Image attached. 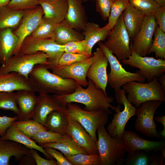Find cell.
Listing matches in <instances>:
<instances>
[{
	"label": "cell",
	"mask_w": 165,
	"mask_h": 165,
	"mask_svg": "<svg viewBox=\"0 0 165 165\" xmlns=\"http://www.w3.org/2000/svg\"><path fill=\"white\" fill-rule=\"evenodd\" d=\"M87 87L86 88L76 84L74 91L70 94L59 95L53 94L59 102L64 106L72 102L81 103L85 106L83 109L88 111L103 110L109 114L112 113L110 108L115 110L116 106L111 104L113 98L108 96L107 93L97 88L91 80L88 79Z\"/></svg>",
	"instance_id": "6da1fadb"
},
{
	"label": "cell",
	"mask_w": 165,
	"mask_h": 165,
	"mask_svg": "<svg viewBox=\"0 0 165 165\" xmlns=\"http://www.w3.org/2000/svg\"><path fill=\"white\" fill-rule=\"evenodd\" d=\"M28 78L35 91L39 94H70L74 91L77 84L72 79L63 78L51 72L45 65L42 64L36 65Z\"/></svg>",
	"instance_id": "7a4b0ae2"
},
{
	"label": "cell",
	"mask_w": 165,
	"mask_h": 165,
	"mask_svg": "<svg viewBox=\"0 0 165 165\" xmlns=\"http://www.w3.org/2000/svg\"><path fill=\"white\" fill-rule=\"evenodd\" d=\"M97 132V148L101 165L122 164L126 152L123 138L112 137L104 126L100 127Z\"/></svg>",
	"instance_id": "3957f363"
},
{
	"label": "cell",
	"mask_w": 165,
	"mask_h": 165,
	"mask_svg": "<svg viewBox=\"0 0 165 165\" xmlns=\"http://www.w3.org/2000/svg\"><path fill=\"white\" fill-rule=\"evenodd\" d=\"M128 93L127 99L136 108L143 102L151 100L165 101V91L162 89L158 77L147 83L130 82L123 86Z\"/></svg>",
	"instance_id": "277c9868"
},
{
	"label": "cell",
	"mask_w": 165,
	"mask_h": 165,
	"mask_svg": "<svg viewBox=\"0 0 165 165\" xmlns=\"http://www.w3.org/2000/svg\"><path fill=\"white\" fill-rule=\"evenodd\" d=\"M98 45L106 55L109 64L110 71L107 74L108 83L115 92L128 82L135 81L142 82L146 79L138 71L131 72L126 71L122 66L117 57L101 42Z\"/></svg>",
	"instance_id": "5b68a950"
},
{
	"label": "cell",
	"mask_w": 165,
	"mask_h": 165,
	"mask_svg": "<svg viewBox=\"0 0 165 165\" xmlns=\"http://www.w3.org/2000/svg\"><path fill=\"white\" fill-rule=\"evenodd\" d=\"M66 110L68 114L84 127L97 143V129L100 126H105L107 123L108 113L103 110H86L72 103L67 104Z\"/></svg>",
	"instance_id": "8992f818"
},
{
	"label": "cell",
	"mask_w": 165,
	"mask_h": 165,
	"mask_svg": "<svg viewBox=\"0 0 165 165\" xmlns=\"http://www.w3.org/2000/svg\"><path fill=\"white\" fill-rule=\"evenodd\" d=\"M48 56L42 52L31 54L18 53L13 55L6 64L0 67V72H15L27 78L34 67L37 64H48Z\"/></svg>",
	"instance_id": "52a82bcc"
},
{
	"label": "cell",
	"mask_w": 165,
	"mask_h": 165,
	"mask_svg": "<svg viewBox=\"0 0 165 165\" xmlns=\"http://www.w3.org/2000/svg\"><path fill=\"white\" fill-rule=\"evenodd\" d=\"M130 39L124 23L122 13L103 43L120 61L128 59L131 54Z\"/></svg>",
	"instance_id": "ba28073f"
},
{
	"label": "cell",
	"mask_w": 165,
	"mask_h": 165,
	"mask_svg": "<svg viewBox=\"0 0 165 165\" xmlns=\"http://www.w3.org/2000/svg\"><path fill=\"white\" fill-rule=\"evenodd\" d=\"M39 51L48 56V64H57L64 52V45L57 43L51 38H38L31 35L24 40L18 53L31 54Z\"/></svg>",
	"instance_id": "9c48e42d"
},
{
	"label": "cell",
	"mask_w": 165,
	"mask_h": 165,
	"mask_svg": "<svg viewBox=\"0 0 165 165\" xmlns=\"http://www.w3.org/2000/svg\"><path fill=\"white\" fill-rule=\"evenodd\" d=\"M125 92L122 89L115 92L117 102L123 105L124 109L121 111V105H118L116 106L115 110L116 113L107 126V130L112 137L122 138L127 123L131 117L135 115L136 108L127 99Z\"/></svg>",
	"instance_id": "30bf717a"
},
{
	"label": "cell",
	"mask_w": 165,
	"mask_h": 165,
	"mask_svg": "<svg viewBox=\"0 0 165 165\" xmlns=\"http://www.w3.org/2000/svg\"><path fill=\"white\" fill-rule=\"evenodd\" d=\"M163 101L151 100L143 103L136 109L137 118L134 123L135 128L148 137L160 138L157 131V126L154 120L155 112L162 104Z\"/></svg>",
	"instance_id": "8fae6325"
},
{
	"label": "cell",
	"mask_w": 165,
	"mask_h": 165,
	"mask_svg": "<svg viewBox=\"0 0 165 165\" xmlns=\"http://www.w3.org/2000/svg\"><path fill=\"white\" fill-rule=\"evenodd\" d=\"M131 49V54L129 57L121 61L123 64L139 69L138 71L148 82L152 80L154 77H160L164 74L165 59L142 56Z\"/></svg>",
	"instance_id": "7c38bea8"
},
{
	"label": "cell",
	"mask_w": 165,
	"mask_h": 165,
	"mask_svg": "<svg viewBox=\"0 0 165 165\" xmlns=\"http://www.w3.org/2000/svg\"><path fill=\"white\" fill-rule=\"evenodd\" d=\"M95 56L92 55L87 59L66 65L47 64L45 65L52 72L65 79H71L76 82L84 87L87 86L88 81L86 74L91 65L94 62Z\"/></svg>",
	"instance_id": "4fadbf2b"
},
{
	"label": "cell",
	"mask_w": 165,
	"mask_h": 165,
	"mask_svg": "<svg viewBox=\"0 0 165 165\" xmlns=\"http://www.w3.org/2000/svg\"><path fill=\"white\" fill-rule=\"evenodd\" d=\"M43 12L39 5L36 7L24 10V13L21 22L13 31L18 38L17 46L13 55L17 54L24 39L31 35L36 28L43 16Z\"/></svg>",
	"instance_id": "5bb4252c"
},
{
	"label": "cell",
	"mask_w": 165,
	"mask_h": 165,
	"mask_svg": "<svg viewBox=\"0 0 165 165\" xmlns=\"http://www.w3.org/2000/svg\"><path fill=\"white\" fill-rule=\"evenodd\" d=\"M158 27L153 15L145 16L140 30L130 44L131 48L137 53L145 56L150 48L153 37Z\"/></svg>",
	"instance_id": "9a60e30c"
},
{
	"label": "cell",
	"mask_w": 165,
	"mask_h": 165,
	"mask_svg": "<svg viewBox=\"0 0 165 165\" xmlns=\"http://www.w3.org/2000/svg\"><path fill=\"white\" fill-rule=\"evenodd\" d=\"M95 56L94 60L89 67L86 77L92 81L98 88L105 93L108 84L107 68L108 63L105 54L99 47L93 53Z\"/></svg>",
	"instance_id": "2e32d148"
},
{
	"label": "cell",
	"mask_w": 165,
	"mask_h": 165,
	"mask_svg": "<svg viewBox=\"0 0 165 165\" xmlns=\"http://www.w3.org/2000/svg\"><path fill=\"white\" fill-rule=\"evenodd\" d=\"M66 112L68 122L66 134L70 136L88 154H98L97 142L84 127Z\"/></svg>",
	"instance_id": "e0dca14e"
},
{
	"label": "cell",
	"mask_w": 165,
	"mask_h": 165,
	"mask_svg": "<svg viewBox=\"0 0 165 165\" xmlns=\"http://www.w3.org/2000/svg\"><path fill=\"white\" fill-rule=\"evenodd\" d=\"M122 138L126 152H127L135 150L156 152L165 149V141L147 140L141 138L132 131H125Z\"/></svg>",
	"instance_id": "ac0fdd59"
},
{
	"label": "cell",
	"mask_w": 165,
	"mask_h": 165,
	"mask_svg": "<svg viewBox=\"0 0 165 165\" xmlns=\"http://www.w3.org/2000/svg\"><path fill=\"white\" fill-rule=\"evenodd\" d=\"M31 119L44 125L46 119L51 112L65 109L67 106L61 104L53 96L39 94Z\"/></svg>",
	"instance_id": "d6986e66"
},
{
	"label": "cell",
	"mask_w": 165,
	"mask_h": 165,
	"mask_svg": "<svg viewBox=\"0 0 165 165\" xmlns=\"http://www.w3.org/2000/svg\"><path fill=\"white\" fill-rule=\"evenodd\" d=\"M23 90L35 92L29 78L15 72H0V92Z\"/></svg>",
	"instance_id": "ffe728a7"
},
{
	"label": "cell",
	"mask_w": 165,
	"mask_h": 165,
	"mask_svg": "<svg viewBox=\"0 0 165 165\" xmlns=\"http://www.w3.org/2000/svg\"><path fill=\"white\" fill-rule=\"evenodd\" d=\"M30 149L16 142L0 138V165H9L13 156L20 160L25 155L31 154Z\"/></svg>",
	"instance_id": "44dd1931"
},
{
	"label": "cell",
	"mask_w": 165,
	"mask_h": 165,
	"mask_svg": "<svg viewBox=\"0 0 165 165\" xmlns=\"http://www.w3.org/2000/svg\"><path fill=\"white\" fill-rule=\"evenodd\" d=\"M35 92L28 90L17 91L16 102L19 112L17 116L18 120H24L32 118L38 100Z\"/></svg>",
	"instance_id": "7402d4cb"
},
{
	"label": "cell",
	"mask_w": 165,
	"mask_h": 165,
	"mask_svg": "<svg viewBox=\"0 0 165 165\" xmlns=\"http://www.w3.org/2000/svg\"><path fill=\"white\" fill-rule=\"evenodd\" d=\"M39 5L42 9L45 17L57 24L64 20L68 8L67 0H40Z\"/></svg>",
	"instance_id": "603a6c76"
},
{
	"label": "cell",
	"mask_w": 165,
	"mask_h": 165,
	"mask_svg": "<svg viewBox=\"0 0 165 165\" xmlns=\"http://www.w3.org/2000/svg\"><path fill=\"white\" fill-rule=\"evenodd\" d=\"M84 39L86 44V52L91 56L93 48L97 43L105 41L110 31L105 26L100 27L99 25L92 22H87L82 30Z\"/></svg>",
	"instance_id": "cb8c5ba5"
},
{
	"label": "cell",
	"mask_w": 165,
	"mask_h": 165,
	"mask_svg": "<svg viewBox=\"0 0 165 165\" xmlns=\"http://www.w3.org/2000/svg\"><path fill=\"white\" fill-rule=\"evenodd\" d=\"M68 8L64 20L75 29L82 30L87 23L81 0H67Z\"/></svg>",
	"instance_id": "d4e9b609"
},
{
	"label": "cell",
	"mask_w": 165,
	"mask_h": 165,
	"mask_svg": "<svg viewBox=\"0 0 165 165\" xmlns=\"http://www.w3.org/2000/svg\"><path fill=\"white\" fill-rule=\"evenodd\" d=\"M19 40L12 28L0 30V64L3 65L13 56Z\"/></svg>",
	"instance_id": "484cf974"
},
{
	"label": "cell",
	"mask_w": 165,
	"mask_h": 165,
	"mask_svg": "<svg viewBox=\"0 0 165 165\" xmlns=\"http://www.w3.org/2000/svg\"><path fill=\"white\" fill-rule=\"evenodd\" d=\"M123 14L125 26L133 40L140 30L145 16L130 4Z\"/></svg>",
	"instance_id": "4316f807"
},
{
	"label": "cell",
	"mask_w": 165,
	"mask_h": 165,
	"mask_svg": "<svg viewBox=\"0 0 165 165\" xmlns=\"http://www.w3.org/2000/svg\"><path fill=\"white\" fill-rule=\"evenodd\" d=\"M13 123L7 129L5 134L3 136L0 137L1 139L16 142L29 149H35L39 151L48 159H52L53 158L46 152L43 147L37 144L34 140L16 128Z\"/></svg>",
	"instance_id": "83f0119b"
},
{
	"label": "cell",
	"mask_w": 165,
	"mask_h": 165,
	"mask_svg": "<svg viewBox=\"0 0 165 165\" xmlns=\"http://www.w3.org/2000/svg\"><path fill=\"white\" fill-rule=\"evenodd\" d=\"M51 38L57 43L64 45L71 41L83 40L84 37L82 34L76 31L64 20L57 25Z\"/></svg>",
	"instance_id": "f1b7e54d"
},
{
	"label": "cell",
	"mask_w": 165,
	"mask_h": 165,
	"mask_svg": "<svg viewBox=\"0 0 165 165\" xmlns=\"http://www.w3.org/2000/svg\"><path fill=\"white\" fill-rule=\"evenodd\" d=\"M66 108L53 111L48 115L44 124L48 130L63 135L66 134L68 122Z\"/></svg>",
	"instance_id": "f546056e"
},
{
	"label": "cell",
	"mask_w": 165,
	"mask_h": 165,
	"mask_svg": "<svg viewBox=\"0 0 165 165\" xmlns=\"http://www.w3.org/2000/svg\"><path fill=\"white\" fill-rule=\"evenodd\" d=\"M42 147H49L59 150L65 156H72L78 153L87 154L86 151L79 145L69 135L66 134L59 141L40 145Z\"/></svg>",
	"instance_id": "4dcf8cb0"
},
{
	"label": "cell",
	"mask_w": 165,
	"mask_h": 165,
	"mask_svg": "<svg viewBox=\"0 0 165 165\" xmlns=\"http://www.w3.org/2000/svg\"><path fill=\"white\" fill-rule=\"evenodd\" d=\"M24 13V10H17L6 6L0 8V30L17 28Z\"/></svg>",
	"instance_id": "1f68e13d"
},
{
	"label": "cell",
	"mask_w": 165,
	"mask_h": 165,
	"mask_svg": "<svg viewBox=\"0 0 165 165\" xmlns=\"http://www.w3.org/2000/svg\"><path fill=\"white\" fill-rule=\"evenodd\" d=\"M13 123L16 128L31 138L39 131L48 130L44 125L31 119L16 120Z\"/></svg>",
	"instance_id": "d6a6232c"
},
{
	"label": "cell",
	"mask_w": 165,
	"mask_h": 165,
	"mask_svg": "<svg viewBox=\"0 0 165 165\" xmlns=\"http://www.w3.org/2000/svg\"><path fill=\"white\" fill-rule=\"evenodd\" d=\"M147 54L154 53L157 58L165 59V32L157 27Z\"/></svg>",
	"instance_id": "836d02e7"
},
{
	"label": "cell",
	"mask_w": 165,
	"mask_h": 165,
	"mask_svg": "<svg viewBox=\"0 0 165 165\" xmlns=\"http://www.w3.org/2000/svg\"><path fill=\"white\" fill-rule=\"evenodd\" d=\"M58 24L54 21L43 16L39 24L31 35L38 38H51Z\"/></svg>",
	"instance_id": "e575fe53"
},
{
	"label": "cell",
	"mask_w": 165,
	"mask_h": 165,
	"mask_svg": "<svg viewBox=\"0 0 165 165\" xmlns=\"http://www.w3.org/2000/svg\"><path fill=\"white\" fill-rule=\"evenodd\" d=\"M129 0H115L111 9L107 24L105 26L111 30L116 24L123 13L129 4Z\"/></svg>",
	"instance_id": "d590c367"
},
{
	"label": "cell",
	"mask_w": 165,
	"mask_h": 165,
	"mask_svg": "<svg viewBox=\"0 0 165 165\" xmlns=\"http://www.w3.org/2000/svg\"><path fill=\"white\" fill-rule=\"evenodd\" d=\"M65 157L72 165H101L98 154L81 153Z\"/></svg>",
	"instance_id": "8d00e7d4"
},
{
	"label": "cell",
	"mask_w": 165,
	"mask_h": 165,
	"mask_svg": "<svg viewBox=\"0 0 165 165\" xmlns=\"http://www.w3.org/2000/svg\"><path fill=\"white\" fill-rule=\"evenodd\" d=\"M0 109L12 111L18 116L19 113L16 93L0 92Z\"/></svg>",
	"instance_id": "74e56055"
},
{
	"label": "cell",
	"mask_w": 165,
	"mask_h": 165,
	"mask_svg": "<svg viewBox=\"0 0 165 165\" xmlns=\"http://www.w3.org/2000/svg\"><path fill=\"white\" fill-rule=\"evenodd\" d=\"M130 4L145 16L154 15L160 6L154 0H129Z\"/></svg>",
	"instance_id": "f35d334b"
},
{
	"label": "cell",
	"mask_w": 165,
	"mask_h": 165,
	"mask_svg": "<svg viewBox=\"0 0 165 165\" xmlns=\"http://www.w3.org/2000/svg\"><path fill=\"white\" fill-rule=\"evenodd\" d=\"M146 152L143 150H135L128 153L125 161L127 165H148L150 156Z\"/></svg>",
	"instance_id": "ab89813d"
},
{
	"label": "cell",
	"mask_w": 165,
	"mask_h": 165,
	"mask_svg": "<svg viewBox=\"0 0 165 165\" xmlns=\"http://www.w3.org/2000/svg\"><path fill=\"white\" fill-rule=\"evenodd\" d=\"M63 135L48 130H42L36 133L31 138L38 145L57 142L61 140Z\"/></svg>",
	"instance_id": "60d3db41"
},
{
	"label": "cell",
	"mask_w": 165,
	"mask_h": 165,
	"mask_svg": "<svg viewBox=\"0 0 165 165\" xmlns=\"http://www.w3.org/2000/svg\"><path fill=\"white\" fill-rule=\"evenodd\" d=\"M90 57L85 54L64 52L61 56L58 64L60 65H70L84 61Z\"/></svg>",
	"instance_id": "b9f144b4"
},
{
	"label": "cell",
	"mask_w": 165,
	"mask_h": 165,
	"mask_svg": "<svg viewBox=\"0 0 165 165\" xmlns=\"http://www.w3.org/2000/svg\"><path fill=\"white\" fill-rule=\"evenodd\" d=\"M40 0H10L7 7L17 10H24L39 6Z\"/></svg>",
	"instance_id": "7bdbcfd3"
},
{
	"label": "cell",
	"mask_w": 165,
	"mask_h": 165,
	"mask_svg": "<svg viewBox=\"0 0 165 165\" xmlns=\"http://www.w3.org/2000/svg\"><path fill=\"white\" fill-rule=\"evenodd\" d=\"M64 45L65 52L85 54L89 56L86 52V42L84 39L71 41Z\"/></svg>",
	"instance_id": "ee69618b"
},
{
	"label": "cell",
	"mask_w": 165,
	"mask_h": 165,
	"mask_svg": "<svg viewBox=\"0 0 165 165\" xmlns=\"http://www.w3.org/2000/svg\"><path fill=\"white\" fill-rule=\"evenodd\" d=\"M115 0H96V9L105 21L108 18L111 7Z\"/></svg>",
	"instance_id": "f6af8a7d"
},
{
	"label": "cell",
	"mask_w": 165,
	"mask_h": 165,
	"mask_svg": "<svg viewBox=\"0 0 165 165\" xmlns=\"http://www.w3.org/2000/svg\"><path fill=\"white\" fill-rule=\"evenodd\" d=\"M43 148L51 157L56 160L58 165H72L66 159L62 153L56 149L49 147H44Z\"/></svg>",
	"instance_id": "bcb514c9"
},
{
	"label": "cell",
	"mask_w": 165,
	"mask_h": 165,
	"mask_svg": "<svg viewBox=\"0 0 165 165\" xmlns=\"http://www.w3.org/2000/svg\"><path fill=\"white\" fill-rule=\"evenodd\" d=\"M18 120L17 116L13 117L6 116H0V136H3L6 133L7 129L14 121Z\"/></svg>",
	"instance_id": "7dc6e473"
},
{
	"label": "cell",
	"mask_w": 165,
	"mask_h": 165,
	"mask_svg": "<svg viewBox=\"0 0 165 165\" xmlns=\"http://www.w3.org/2000/svg\"><path fill=\"white\" fill-rule=\"evenodd\" d=\"M158 27L165 32V6H160L154 15Z\"/></svg>",
	"instance_id": "c3c4849f"
},
{
	"label": "cell",
	"mask_w": 165,
	"mask_h": 165,
	"mask_svg": "<svg viewBox=\"0 0 165 165\" xmlns=\"http://www.w3.org/2000/svg\"><path fill=\"white\" fill-rule=\"evenodd\" d=\"M31 155L33 157L37 165H58L56 161L52 159L47 160L45 159L38 154L35 149H30Z\"/></svg>",
	"instance_id": "681fc988"
},
{
	"label": "cell",
	"mask_w": 165,
	"mask_h": 165,
	"mask_svg": "<svg viewBox=\"0 0 165 165\" xmlns=\"http://www.w3.org/2000/svg\"><path fill=\"white\" fill-rule=\"evenodd\" d=\"M165 159L162 155L156 154L150 156L149 165H163Z\"/></svg>",
	"instance_id": "f907efd6"
},
{
	"label": "cell",
	"mask_w": 165,
	"mask_h": 165,
	"mask_svg": "<svg viewBox=\"0 0 165 165\" xmlns=\"http://www.w3.org/2000/svg\"><path fill=\"white\" fill-rule=\"evenodd\" d=\"M154 120L157 122H160L163 125V129L160 132V134L163 138H165V116H156L154 118Z\"/></svg>",
	"instance_id": "816d5d0a"
},
{
	"label": "cell",
	"mask_w": 165,
	"mask_h": 165,
	"mask_svg": "<svg viewBox=\"0 0 165 165\" xmlns=\"http://www.w3.org/2000/svg\"><path fill=\"white\" fill-rule=\"evenodd\" d=\"M158 81L160 82L163 90L165 91V74H163L160 76L159 78L158 79Z\"/></svg>",
	"instance_id": "f5cc1de1"
},
{
	"label": "cell",
	"mask_w": 165,
	"mask_h": 165,
	"mask_svg": "<svg viewBox=\"0 0 165 165\" xmlns=\"http://www.w3.org/2000/svg\"><path fill=\"white\" fill-rule=\"evenodd\" d=\"M10 1V0H0V8L6 6Z\"/></svg>",
	"instance_id": "db71d44e"
},
{
	"label": "cell",
	"mask_w": 165,
	"mask_h": 165,
	"mask_svg": "<svg viewBox=\"0 0 165 165\" xmlns=\"http://www.w3.org/2000/svg\"><path fill=\"white\" fill-rule=\"evenodd\" d=\"M160 6H165V0H154Z\"/></svg>",
	"instance_id": "11a10c76"
},
{
	"label": "cell",
	"mask_w": 165,
	"mask_h": 165,
	"mask_svg": "<svg viewBox=\"0 0 165 165\" xmlns=\"http://www.w3.org/2000/svg\"><path fill=\"white\" fill-rule=\"evenodd\" d=\"M82 2H85L87 1V0H81Z\"/></svg>",
	"instance_id": "9f6ffc18"
}]
</instances>
